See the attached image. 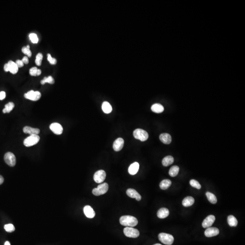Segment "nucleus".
I'll use <instances>...</instances> for the list:
<instances>
[{
    "mask_svg": "<svg viewBox=\"0 0 245 245\" xmlns=\"http://www.w3.org/2000/svg\"><path fill=\"white\" fill-rule=\"evenodd\" d=\"M194 202L195 200L194 197L191 196H187L183 200L182 204L184 207H188L193 205L194 203Z\"/></svg>",
    "mask_w": 245,
    "mask_h": 245,
    "instance_id": "412c9836",
    "label": "nucleus"
},
{
    "mask_svg": "<svg viewBox=\"0 0 245 245\" xmlns=\"http://www.w3.org/2000/svg\"><path fill=\"white\" fill-rule=\"evenodd\" d=\"M6 94L4 91L0 92V100H2L6 98Z\"/></svg>",
    "mask_w": 245,
    "mask_h": 245,
    "instance_id": "58836bf2",
    "label": "nucleus"
},
{
    "mask_svg": "<svg viewBox=\"0 0 245 245\" xmlns=\"http://www.w3.org/2000/svg\"><path fill=\"white\" fill-rule=\"evenodd\" d=\"M126 194L129 197L133 198V199L134 198V199H136V200L138 201L141 200V199H142L141 195L135 189H128L127 190Z\"/></svg>",
    "mask_w": 245,
    "mask_h": 245,
    "instance_id": "4468645a",
    "label": "nucleus"
},
{
    "mask_svg": "<svg viewBox=\"0 0 245 245\" xmlns=\"http://www.w3.org/2000/svg\"><path fill=\"white\" fill-rule=\"evenodd\" d=\"M102 109L103 112L105 114H109L112 111V106L109 102L106 101L103 102L102 105Z\"/></svg>",
    "mask_w": 245,
    "mask_h": 245,
    "instance_id": "b1692460",
    "label": "nucleus"
},
{
    "mask_svg": "<svg viewBox=\"0 0 245 245\" xmlns=\"http://www.w3.org/2000/svg\"><path fill=\"white\" fill-rule=\"evenodd\" d=\"M4 229L7 232H8V233H12V232L14 231L15 230V227L12 224H8L5 225L4 226Z\"/></svg>",
    "mask_w": 245,
    "mask_h": 245,
    "instance_id": "72a5a7b5",
    "label": "nucleus"
},
{
    "mask_svg": "<svg viewBox=\"0 0 245 245\" xmlns=\"http://www.w3.org/2000/svg\"><path fill=\"white\" fill-rule=\"evenodd\" d=\"M124 140L122 138H117L116 139L113 144V149L115 151H120L124 147Z\"/></svg>",
    "mask_w": 245,
    "mask_h": 245,
    "instance_id": "ddd939ff",
    "label": "nucleus"
},
{
    "mask_svg": "<svg viewBox=\"0 0 245 245\" xmlns=\"http://www.w3.org/2000/svg\"><path fill=\"white\" fill-rule=\"evenodd\" d=\"M30 46L27 45L26 46H24L22 48V51L24 54L27 55L29 57H30L32 56V53L30 49Z\"/></svg>",
    "mask_w": 245,
    "mask_h": 245,
    "instance_id": "7c9ffc66",
    "label": "nucleus"
},
{
    "mask_svg": "<svg viewBox=\"0 0 245 245\" xmlns=\"http://www.w3.org/2000/svg\"><path fill=\"white\" fill-rule=\"evenodd\" d=\"M9 68V71H10L12 74H17L18 71V67L16 64V63L14 61L10 60L7 63Z\"/></svg>",
    "mask_w": 245,
    "mask_h": 245,
    "instance_id": "6ab92c4d",
    "label": "nucleus"
},
{
    "mask_svg": "<svg viewBox=\"0 0 245 245\" xmlns=\"http://www.w3.org/2000/svg\"><path fill=\"white\" fill-rule=\"evenodd\" d=\"M171 180L169 179H165L161 181L160 183V188L162 190L167 189L171 185Z\"/></svg>",
    "mask_w": 245,
    "mask_h": 245,
    "instance_id": "393cba45",
    "label": "nucleus"
},
{
    "mask_svg": "<svg viewBox=\"0 0 245 245\" xmlns=\"http://www.w3.org/2000/svg\"><path fill=\"white\" fill-rule=\"evenodd\" d=\"M23 131L24 133H28L30 135H38L40 132L39 128H33L29 126L25 127L23 129Z\"/></svg>",
    "mask_w": 245,
    "mask_h": 245,
    "instance_id": "2eb2a0df",
    "label": "nucleus"
},
{
    "mask_svg": "<svg viewBox=\"0 0 245 245\" xmlns=\"http://www.w3.org/2000/svg\"><path fill=\"white\" fill-rule=\"evenodd\" d=\"M120 223L122 226L127 227H135L138 223L137 219L133 216H123L120 218Z\"/></svg>",
    "mask_w": 245,
    "mask_h": 245,
    "instance_id": "f257e3e1",
    "label": "nucleus"
},
{
    "mask_svg": "<svg viewBox=\"0 0 245 245\" xmlns=\"http://www.w3.org/2000/svg\"><path fill=\"white\" fill-rule=\"evenodd\" d=\"M133 135L136 139L140 141H145L149 138V134L146 131L140 128L135 129L133 131Z\"/></svg>",
    "mask_w": 245,
    "mask_h": 245,
    "instance_id": "f03ea898",
    "label": "nucleus"
},
{
    "mask_svg": "<svg viewBox=\"0 0 245 245\" xmlns=\"http://www.w3.org/2000/svg\"><path fill=\"white\" fill-rule=\"evenodd\" d=\"M215 221V217L213 215H211L207 216L202 222V226L204 228H210L212 226Z\"/></svg>",
    "mask_w": 245,
    "mask_h": 245,
    "instance_id": "9b49d317",
    "label": "nucleus"
},
{
    "mask_svg": "<svg viewBox=\"0 0 245 245\" xmlns=\"http://www.w3.org/2000/svg\"><path fill=\"white\" fill-rule=\"evenodd\" d=\"M46 83H49L50 84H54V79L51 76H49L47 77H44L43 80H41V83L42 85H44Z\"/></svg>",
    "mask_w": 245,
    "mask_h": 245,
    "instance_id": "c756f323",
    "label": "nucleus"
},
{
    "mask_svg": "<svg viewBox=\"0 0 245 245\" xmlns=\"http://www.w3.org/2000/svg\"><path fill=\"white\" fill-rule=\"evenodd\" d=\"M106 176V173L104 170H99L94 173V179L96 183H101L105 180Z\"/></svg>",
    "mask_w": 245,
    "mask_h": 245,
    "instance_id": "1a4fd4ad",
    "label": "nucleus"
},
{
    "mask_svg": "<svg viewBox=\"0 0 245 245\" xmlns=\"http://www.w3.org/2000/svg\"><path fill=\"white\" fill-rule=\"evenodd\" d=\"M4 180V179L3 177L2 176H1V175H0V185L3 183Z\"/></svg>",
    "mask_w": 245,
    "mask_h": 245,
    "instance_id": "79ce46f5",
    "label": "nucleus"
},
{
    "mask_svg": "<svg viewBox=\"0 0 245 245\" xmlns=\"http://www.w3.org/2000/svg\"><path fill=\"white\" fill-rule=\"evenodd\" d=\"M48 61H49L50 64L51 65H56L57 63V60L54 58H52L50 54H47Z\"/></svg>",
    "mask_w": 245,
    "mask_h": 245,
    "instance_id": "c9c22d12",
    "label": "nucleus"
},
{
    "mask_svg": "<svg viewBox=\"0 0 245 245\" xmlns=\"http://www.w3.org/2000/svg\"><path fill=\"white\" fill-rule=\"evenodd\" d=\"M124 233L125 236L131 238H137L139 236V231L136 229L132 227H126L124 229Z\"/></svg>",
    "mask_w": 245,
    "mask_h": 245,
    "instance_id": "423d86ee",
    "label": "nucleus"
},
{
    "mask_svg": "<svg viewBox=\"0 0 245 245\" xmlns=\"http://www.w3.org/2000/svg\"><path fill=\"white\" fill-rule=\"evenodd\" d=\"M85 215L89 218H93L95 215V212L90 206H86L84 208Z\"/></svg>",
    "mask_w": 245,
    "mask_h": 245,
    "instance_id": "dca6fc26",
    "label": "nucleus"
},
{
    "mask_svg": "<svg viewBox=\"0 0 245 245\" xmlns=\"http://www.w3.org/2000/svg\"><path fill=\"white\" fill-rule=\"evenodd\" d=\"M219 233V230L216 228H208L205 231V235L207 237H213L218 235Z\"/></svg>",
    "mask_w": 245,
    "mask_h": 245,
    "instance_id": "f8f14e48",
    "label": "nucleus"
},
{
    "mask_svg": "<svg viewBox=\"0 0 245 245\" xmlns=\"http://www.w3.org/2000/svg\"><path fill=\"white\" fill-rule=\"evenodd\" d=\"M50 129L57 135H60L62 133L63 128L60 124L57 122H54L50 126Z\"/></svg>",
    "mask_w": 245,
    "mask_h": 245,
    "instance_id": "9d476101",
    "label": "nucleus"
},
{
    "mask_svg": "<svg viewBox=\"0 0 245 245\" xmlns=\"http://www.w3.org/2000/svg\"><path fill=\"white\" fill-rule=\"evenodd\" d=\"M22 61H23V62L25 64H28L29 63V59L28 57H24L22 59Z\"/></svg>",
    "mask_w": 245,
    "mask_h": 245,
    "instance_id": "ea45409f",
    "label": "nucleus"
},
{
    "mask_svg": "<svg viewBox=\"0 0 245 245\" xmlns=\"http://www.w3.org/2000/svg\"><path fill=\"white\" fill-rule=\"evenodd\" d=\"M139 165L137 162H134L130 165L128 167V171L131 175H135L137 173L139 170Z\"/></svg>",
    "mask_w": 245,
    "mask_h": 245,
    "instance_id": "a211bd4d",
    "label": "nucleus"
},
{
    "mask_svg": "<svg viewBox=\"0 0 245 245\" xmlns=\"http://www.w3.org/2000/svg\"><path fill=\"white\" fill-rule=\"evenodd\" d=\"M151 110L156 113H161L164 111V107L159 104H155L151 107Z\"/></svg>",
    "mask_w": 245,
    "mask_h": 245,
    "instance_id": "5701e85b",
    "label": "nucleus"
},
{
    "mask_svg": "<svg viewBox=\"0 0 245 245\" xmlns=\"http://www.w3.org/2000/svg\"><path fill=\"white\" fill-rule=\"evenodd\" d=\"M174 162V159L171 156H167L163 158L162 164L165 167H167L171 165Z\"/></svg>",
    "mask_w": 245,
    "mask_h": 245,
    "instance_id": "4be33fe9",
    "label": "nucleus"
},
{
    "mask_svg": "<svg viewBox=\"0 0 245 245\" xmlns=\"http://www.w3.org/2000/svg\"><path fill=\"white\" fill-rule=\"evenodd\" d=\"M4 245H11V244H10V243L9 241H7L5 242Z\"/></svg>",
    "mask_w": 245,
    "mask_h": 245,
    "instance_id": "c03bdc74",
    "label": "nucleus"
},
{
    "mask_svg": "<svg viewBox=\"0 0 245 245\" xmlns=\"http://www.w3.org/2000/svg\"><path fill=\"white\" fill-rule=\"evenodd\" d=\"M160 241L167 245H171L174 241V238L171 235L165 233H161L159 235Z\"/></svg>",
    "mask_w": 245,
    "mask_h": 245,
    "instance_id": "20e7f679",
    "label": "nucleus"
},
{
    "mask_svg": "<svg viewBox=\"0 0 245 245\" xmlns=\"http://www.w3.org/2000/svg\"><path fill=\"white\" fill-rule=\"evenodd\" d=\"M109 189V185L107 183H103L98 185L97 188H94L92 193L95 196H100L106 194Z\"/></svg>",
    "mask_w": 245,
    "mask_h": 245,
    "instance_id": "7ed1b4c3",
    "label": "nucleus"
},
{
    "mask_svg": "<svg viewBox=\"0 0 245 245\" xmlns=\"http://www.w3.org/2000/svg\"><path fill=\"white\" fill-rule=\"evenodd\" d=\"M41 74V70L40 69H38L37 70V76H39Z\"/></svg>",
    "mask_w": 245,
    "mask_h": 245,
    "instance_id": "37998d69",
    "label": "nucleus"
},
{
    "mask_svg": "<svg viewBox=\"0 0 245 245\" xmlns=\"http://www.w3.org/2000/svg\"><path fill=\"white\" fill-rule=\"evenodd\" d=\"M41 93L38 91H30L24 94V97L27 99H30L32 101H37L41 98Z\"/></svg>",
    "mask_w": 245,
    "mask_h": 245,
    "instance_id": "6e6552de",
    "label": "nucleus"
},
{
    "mask_svg": "<svg viewBox=\"0 0 245 245\" xmlns=\"http://www.w3.org/2000/svg\"><path fill=\"white\" fill-rule=\"evenodd\" d=\"M154 245H161V244H154Z\"/></svg>",
    "mask_w": 245,
    "mask_h": 245,
    "instance_id": "a18cd8bd",
    "label": "nucleus"
},
{
    "mask_svg": "<svg viewBox=\"0 0 245 245\" xmlns=\"http://www.w3.org/2000/svg\"><path fill=\"white\" fill-rule=\"evenodd\" d=\"M40 139V136L38 135H30L24 140V144L26 147H30L37 144Z\"/></svg>",
    "mask_w": 245,
    "mask_h": 245,
    "instance_id": "39448f33",
    "label": "nucleus"
},
{
    "mask_svg": "<svg viewBox=\"0 0 245 245\" xmlns=\"http://www.w3.org/2000/svg\"><path fill=\"white\" fill-rule=\"evenodd\" d=\"M38 69H37V67H33L30 68L29 71L30 75L33 76H37V70H38Z\"/></svg>",
    "mask_w": 245,
    "mask_h": 245,
    "instance_id": "e433bc0d",
    "label": "nucleus"
},
{
    "mask_svg": "<svg viewBox=\"0 0 245 245\" xmlns=\"http://www.w3.org/2000/svg\"><path fill=\"white\" fill-rule=\"evenodd\" d=\"M29 38L32 43H35V44L38 43L39 39L36 34L35 33H31L29 35Z\"/></svg>",
    "mask_w": 245,
    "mask_h": 245,
    "instance_id": "f704fd0d",
    "label": "nucleus"
},
{
    "mask_svg": "<svg viewBox=\"0 0 245 245\" xmlns=\"http://www.w3.org/2000/svg\"><path fill=\"white\" fill-rule=\"evenodd\" d=\"M206 195L209 202L212 204H216L217 203V199L215 195L210 192H207Z\"/></svg>",
    "mask_w": 245,
    "mask_h": 245,
    "instance_id": "c85d7f7f",
    "label": "nucleus"
},
{
    "mask_svg": "<svg viewBox=\"0 0 245 245\" xmlns=\"http://www.w3.org/2000/svg\"><path fill=\"white\" fill-rule=\"evenodd\" d=\"M179 167L178 166H173L170 168L169 171V174L171 177H174L178 174Z\"/></svg>",
    "mask_w": 245,
    "mask_h": 245,
    "instance_id": "bb28decb",
    "label": "nucleus"
},
{
    "mask_svg": "<svg viewBox=\"0 0 245 245\" xmlns=\"http://www.w3.org/2000/svg\"><path fill=\"white\" fill-rule=\"evenodd\" d=\"M15 63H16L17 65L18 68H21V67H23V66H24V63L23 62V61H22V60L17 59V60H16V62Z\"/></svg>",
    "mask_w": 245,
    "mask_h": 245,
    "instance_id": "4c0bfd02",
    "label": "nucleus"
},
{
    "mask_svg": "<svg viewBox=\"0 0 245 245\" xmlns=\"http://www.w3.org/2000/svg\"><path fill=\"white\" fill-rule=\"evenodd\" d=\"M190 184L191 186L197 189H200L201 188V185H200V184L199 183L198 181L194 180V179L191 180L190 181Z\"/></svg>",
    "mask_w": 245,
    "mask_h": 245,
    "instance_id": "473e14b6",
    "label": "nucleus"
},
{
    "mask_svg": "<svg viewBox=\"0 0 245 245\" xmlns=\"http://www.w3.org/2000/svg\"><path fill=\"white\" fill-rule=\"evenodd\" d=\"M4 160L7 165L14 167L16 164V158L15 155L11 152H7L4 155Z\"/></svg>",
    "mask_w": 245,
    "mask_h": 245,
    "instance_id": "0eeeda50",
    "label": "nucleus"
},
{
    "mask_svg": "<svg viewBox=\"0 0 245 245\" xmlns=\"http://www.w3.org/2000/svg\"><path fill=\"white\" fill-rule=\"evenodd\" d=\"M15 107V104L13 102H9L8 103L6 104L5 106V108L3 109V113H9Z\"/></svg>",
    "mask_w": 245,
    "mask_h": 245,
    "instance_id": "cd10ccee",
    "label": "nucleus"
},
{
    "mask_svg": "<svg viewBox=\"0 0 245 245\" xmlns=\"http://www.w3.org/2000/svg\"><path fill=\"white\" fill-rule=\"evenodd\" d=\"M43 54L41 53H39L37 54L36 56V59L35 62L36 65L38 66H41V62H42V59H43Z\"/></svg>",
    "mask_w": 245,
    "mask_h": 245,
    "instance_id": "2f4dec72",
    "label": "nucleus"
},
{
    "mask_svg": "<svg viewBox=\"0 0 245 245\" xmlns=\"http://www.w3.org/2000/svg\"><path fill=\"white\" fill-rule=\"evenodd\" d=\"M159 139L162 142L166 144H170L172 142L171 136L167 133H163L160 134Z\"/></svg>",
    "mask_w": 245,
    "mask_h": 245,
    "instance_id": "f3484780",
    "label": "nucleus"
},
{
    "mask_svg": "<svg viewBox=\"0 0 245 245\" xmlns=\"http://www.w3.org/2000/svg\"><path fill=\"white\" fill-rule=\"evenodd\" d=\"M228 222L231 227H236L238 224V221L236 218L233 215H230L228 217Z\"/></svg>",
    "mask_w": 245,
    "mask_h": 245,
    "instance_id": "a878e982",
    "label": "nucleus"
},
{
    "mask_svg": "<svg viewBox=\"0 0 245 245\" xmlns=\"http://www.w3.org/2000/svg\"><path fill=\"white\" fill-rule=\"evenodd\" d=\"M169 214V211L166 208H162L160 209L157 212V216L161 219H163L168 217Z\"/></svg>",
    "mask_w": 245,
    "mask_h": 245,
    "instance_id": "aec40b11",
    "label": "nucleus"
},
{
    "mask_svg": "<svg viewBox=\"0 0 245 245\" xmlns=\"http://www.w3.org/2000/svg\"><path fill=\"white\" fill-rule=\"evenodd\" d=\"M4 70L6 72H8L9 71V68H8V65L7 63L5 64L4 66Z\"/></svg>",
    "mask_w": 245,
    "mask_h": 245,
    "instance_id": "a19ab883",
    "label": "nucleus"
}]
</instances>
